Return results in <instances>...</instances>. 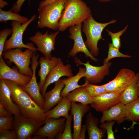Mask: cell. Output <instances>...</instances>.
Instances as JSON below:
<instances>
[{"instance_id": "1", "label": "cell", "mask_w": 139, "mask_h": 139, "mask_svg": "<svg viewBox=\"0 0 139 139\" xmlns=\"http://www.w3.org/2000/svg\"><path fill=\"white\" fill-rule=\"evenodd\" d=\"M4 80L10 90L12 100L19 107L21 114L38 121L45 120V112L23 89L22 85L12 81Z\"/></svg>"}, {"instance_id": "2", "label": "cell", "mask_w": 139, "mask_h": 139, "mask_svg": "<svg viewBox=\"0 0 139 139\" xmlns=\"http://www.w3.org/2000/svg\"><path fill=\"white\" fill-rule=\"evenodd\" d=\"M91 14L90 9L82 0H67L59 21L58 30L64 31L69 27L82 23Z\"/></svg>"}, {"instance_id": "3", "label": "cell", "mask_w": 139, "mask_h": 139, "mask_svg": "<svg viewBox=\"0 0 139 139\" xmlns=\"http://www.w3.org/2000/svg\"><path fill=\"white\" fill-rule=\"evenodd\" d=\"M116 22V20H113L105 23L98 22L94 19L91 14L83 22L82 31L86 37L85 43L94 56H96L99 54L98 41L101 39L104 40L101 34L103 30L107 25Z\"/></svg>"}, {"instance_id": "4", "label": "cell", "mask_w": 139, "mask_h": 139, "mask_svg": "<svg viewBox=\"0 0 139 139\" xmlns=\"http://www.w3.org/2000/svg\"><path fill=\"white\" fill-rule=\"evenodd\" d=\"M67 0H58L45 6L39 12L37 27L58 30L59 21Z\"/></svg>"}, {"instance_id": "5", "label": "cell", "mask_w": 139, "mask_h": 139, "mask_svg": "<svg viewBox=\"0 0 139 139\" xmlns=\"http://www.w3.org/2000/svg\"><path fill=\"white\" fill-rule=\"evenodd\" d=\"M34 53L29 49L23 51L21 48H16L4 51L2 57L5 59L15 64L20 73L32 77L33 72L29 65Z\"/></svg>"}, {"instance_id": "6", "label": "cell", "mask_w": 139, "mask_h": 139, "mask_svg": "<svg viewBox=\"0 0 139 139\" xmlns=\"http://www.w3.org/2000/svg\"><path fill=\"white\" fill-rule=\"evenodd\" d=\"M37 18L36 15L34 14L26 23L22 24L20 22L13 21L11 24L12 32L10 38L6 40L5 44L4 51L16 48L29 49L37 53V48L33 43H28L24 44L22 40L23 34L29 25Z\"/></svg>"}, {"instance_id": "7", "label": "cell", "mask_w": 139, "mask_h": 139, "mask_svg": "<svg viewBox=\"0 0 139 139\" xmlns=\"http://www.w3.org/2000/svg\"><path fill=\"white\" fill-rule=\"evenodd\" d=\"M45 123V120L38 121L21 114L14 117L13 129L16 133L17 139H32V136Z\"/></svg>"}, {"instance_id": "8", "label": "cell", "mask_w": 139, "mask_h": 139, "mask_svg": "<svg viewBox=\"0 0 139 139\" xmlns=\"http://www.w3.org/2000/svg\"><path fill=\"white\" fill-rule=\"evenodd\" d=\"M59 31L58 30L49 34L47 31L44 34L37 31L29 39L36 45L37 50L42 54L45 58L50 59L53 57L51 52L55 50V39Z\"/></svg>"}, {"instance_id": "9", "label": "cell", "mask_w": 139, "mask_h": 139, "mask_svg": "<svg viewBox=\"0 0 139 139\" xmlns=\"http://www.w3.org/2000/svg\"><path fill=\"white\" fill-rule=\"evenodd\" d=\"M136 77V74L133 71L123 68L120 70L114 79L103 85L108 92L121 94L134 81Z\"/></svg>"}, {"instance_id": "10", "label": "cell", "mask_w": 139, "mask_h": 139, "mask_svg": "<svg viewBox=\"0 0 139 139\" xmlns=\"http://www.w3.org/2000/svg\"><path fill=\"white\" fill-rule=\"evenodd\" d=\"M66 120V118L63 117L59 118H46L44 125L33 135L41 136L44 139H58L63 132Z\"/></svg>"}, {"instance_id": "11", "label": "cell", "mask_w": 139, "mask_h": 139, "mask_svg": "<svg viewBox=\"0 0 139 139\" xmlns=\"http://www.w3.org/2000/svg\"><path fill=\"white\" fill-rule=\"evenodd\" d=\"M75 61L78 65H84L86 68L84 75L85 82L91 83H100L106 75H108L109 69L112 63L109 62L103 64L101 66H97L91 65L89 61L86 63L81 62L78 59H75Z\"/></svg>"}, {"instance_id": "12", "label": "cell", "mask_w": 139, "mask_h": 139, "mask_svg": "<svg viewBox=\"0 0 139 139\" xmlns=\"http://www.w3.org/2000/svg\"><path fill=\"white\" fill-rule=\"evenodd\" d=\"M82 24L80 23L70 27L69 30L70 35L69 37L74 41V44L72 49L68 53L69 56L73 57L79 52L84 53L85 56L89 57L96 62H98L90 53L86 47L83 40L81 33Z\"/></svg>"}, {"instance_id": "13", "label": "cell", "mask_w": 139, "mask_h": 139, "mask_svg": "<svg viewBox=\"0 0 139 139\" xmlns=\"http://www.w3.org/2000/svg\"><path fill=\"white\" fill-rule=\"evenodd\" d=\"M39 56V54L36 55V53H34L31 59V68L33 72L31 79L27 85L22 86L36 102L43 108L44 99L40 93V88L37 83L36 75V68L39 64L38 61Z\"/></svg>"}, {"instance_id": "14", "label": "cell", "mask_w": 139, "mask_h": 139, "mask_svg": "<svg viewBox=\"0 0 139 139\" xmlns=\"http://www.w3.org/2000/svg\"><path fill=\"white\" fill-rule=\"evenodd\" d=\"M73 76L71 65L67 64L65 65L61 59L59 58L57 64L47 76L41 91L43 97L50 85L57 81L62 76L70 77Z\"/></svg>"}, {"instance_id": "15", "label": "cell", "mask_w": 139, "mask_h": 139, "mask_svg": "<svg viewBox=\"0 0 139 139\" xmlns=\"http://www.w3.org/2000/svg\"><path fill=\"white\" fill-rule=\"evenodd\" d=\"M121 94L109 92L93 98L91 107L98 112L108 110L120 102Z\"/></svg>"}, {"instance_id": "16", "label": "cell", "mask_w": 139, "mask_h": 139, "mask_svg": "<svg viewBox=\"0 0 139 139\" xmlns=\"http://www.w3.org/2000/svg\"><path fill=\"white\" fill-rule=\"evenodd\" d=\"M31 77L10 68L5 63L3 57L0 58V80H10L23 86L30 81Z\"/></svg>"}, {"instance_id": "17", "label": "cell", "mask_w": 139, "mask_h": 139, "mask_svg": "<svg viewBox=\"0 0 139 139\" xmlns=\"http://www.w3.org/2000/svg\"><path fill=\"white\" fill-rule=\"evenodd\" d=\"M66 80V79H60L55 82V86L52 89L45 93L44 97V101L43 107L45 112L51 109L62 99L61 92L65 86Z\"/></svg>"}, {"instance_id": "18", "label": "cell", "mask_w": 139, "mask_h": 139, "mask_svg": "<svg viewBox=\"0 0 139 139\" xmlns=\"http://www.w3.org/2000/svg\"><path fill=\"white\" fill-rule=\"evenodd\" d=\"M90 109L88 105L72 102L71 114L73 119V139H80L82 118Z\"/></svg>"}, {"instance_id": "19", "label": "cell", "mask_w": 139, "mask_h": 139, "mask_svg": "<svg viewBox=\"0 0 139 139\" xmlns=\"http://www.w3.org/2000/svg\"><path fill=\"white\" fill-rule=\"evenodd\" d=\"M0 104L14 117L21 114L19 107L12 100L10 90L4 79L0 80Z\"/></svg>"}, {"instance_id": "20", "label": "cell", "mask_w": 139, "mask_h": 139, "mask_svg": "<svg viewBox=\"0 0 139 139\" xmlns=\"http://www.w3.org/2000/svg\"><path fill=\"white\" fill-rule=\"evenodd\" d=\"M125 105L120 102L107 110L102 112L101 123L111 121H117L120 124L125 120Z\"/></svg>"}, {"instance_id": "21", "label": "cell", "mask_w": 139, "mask_h": 139, "mask_svg": "<svg viewBox=\"0 0 139 139\" xmlns=\"http://www.w3.org/2000/svg\"><path fill=\"white\" fill-rule=\"evenodd\" d=\"M98 119L94 116L91 111L88 114L85 121V125L89 139H101L105 136V129L98 127Z\"/></svg>"}, {"instance_id": "22", "label": "cell", "mask_w": 139, "mask_h": 139, "mask_svg": "<svg viewBox=\"0 0 139 139\" xmlns=\"http://www.w3.org/2000/svg\"><path fill=\"white\" fill-rule=\"evenodd\" d=\"M59 58L53 57L50 59L45 57H41L39 60L40 69L38 76L40 77V80L38 84L40 91L43 88L47 76L57 64Z\"/></svg>"}, {"instance_id": "23", "label": "cell", "mask_w": 139, "mask_h": 139, "mask_svg": "<svg viewBox=\"0 0 139 139\" xmlns=\"http://www.w3.org/2000/svg\"><path fill=\"white\" fill-rule=\"evenodd\" d=\"M71 104L72 102L66 96L63 97L55 107L45 112L46 118H59L61 117L67 118L70 115L69 112L71 110Z\"/></svg>"}, {"instance_id": "24", "label": "cell", "mask_w": 139, "mask_h": 139, "mask_svg": "<svg viewBox=\"0 0 139 139\" xmlns=\"http://www.w3.org/2000/svg\"><path fill=\"white\" fill-rule=\"evenodd\" d=\"M85 72V67H80L79 72L76 75L66 79L65 86L61 92V97H65L73 90L85 85V82L83 84L80 85L78 84V82L82 77H84Z\"/></svg>"}, {"instance_id": "25", "label": "cell", "mask_w": 139, "mask_h": 139, "mask_svg": "<svg viewBox=\"0 0 139 139\" xmlns=\"http://www.w3.org/2000/svg\"><path fill=\"white\" fill-rule=\"evenodd\" d=\"M85 85L73 90L66 96L71 102H79L83 105L91 104L93 98L86 91Z\"/></svg>"}, {"instance_id": "26", "label": "cell", "mask_w": 139, "mask_h": 139, "mask_svg": "<svg viewBox=\"0 0 139 139\" xmlns=\"http://www.w3.org/2000/svg\"><path fill=\"white\" fill-rule=\"evenodd\" d=\"M134 81L121 93L120 102L125 105L132 102L137 99L138 89L137 84L138 74Z\"/></svg>"}, {"instance_id": "27", "label": "cell", "mask_w": 139, "mask_h": 139, "mask_svg": "<svg viewBox=\"0 0 139 139\" xmlns=\"http://www.w3.org/2000/svg\"><path fill=\"white\" fill-rule=\"evenodd\" d=\"M125 120L139 121V97L125 107Z\"/></svg>"}, {"instance_id": "28", "label": "cell", "mask_w": 139, "mask_h": 139, "mask_svg": "<svg viewBox=\"0 0 139 139\" xmlns=\"http://www.w3.org/2000/svg\"><path fill=\"white\" fill-rule=\"evenodd\" d=\"M29 19L24 16H22L18 13L13 11L11 9L7 11L3 10L0 8V22H6L8 21H18L22 24L28 22Z\"/></svg>"}, {"instance_id": "29", "label": "cell", "mask_w": 139, "mask_h": 139, "mask_svg": "<svg viewBox=\"0 0 139 139\" xmlns=\"http://www.w3.org/2000/svg\"><path fill=\"white\" fill-rule=\"evenodd\" d=\"M86 90L92 98L108 92L103 85H93L85 82Z\"/></svg>"}, {"instance_id": "30", "label": "cell", "mask_w": 139, "mask_h": 139, "mask_svg": "<svg viewBox=\"0 0 139 139\" xmlns=\"http://www.w3.org/2000/svg\"><path fill=\"white\" fill-rule=\"evenodd\" d=\"M118 49L115 47L112 43H109L108 55L107 57L105 59L103 64L109 62L112 59L116 57L131 58V56L127 55H125L121 53Z\"/></svg>"}, {"instance_id": "31", "label": "cell", "mask_w": 139, "mask_h": 139, "mask_svg": "<svg viewBox=\"0 0 139 139\" xmlns=\"http://www.w3.org/2000/svg\"><path fill=\"white\" fill-rule=\"evenodd\" d=\"M72 117V115L71 114L66 119L63 132L58 139H73V135L71 131V122Z\"/></svg>"}, {"instance_id": "32", "label": "cell", "mask_w": 139, "mask_h": 139, "mask_svg": "<svg viewBox=\"0 0 139 139\" xmlns=\"http://www.w3.org/2000/svg\"><path fill=\"white\" fill-rule=\"evenodd\" d=\"M12 115L5 117H0V132L13 129L14 116Z\"/></svg>"}, {"instance_id": "33", "label": "cell", "mask_w": 139, "mask_h": 139, "mask_svg": "<svg viewBox=\"0 0 139 139\" xmlns=\"http://www.w3.org/2000/svg\"><path fill=\"white\" fill-rule=\"evenodd\" d=\"M128 25H127L123 30L115 33H113L107 29L106 31L108 35L111 38L112 44L116 48L118 49L121 47V43L120 37L126 31Z\"/></svg>"}, {"instance_id": "34", "label": "cell", "mask_w": 139, "mask_h": 139, "mask_svg": "<svg viewBox=\"0 0 139 139\" xmlns=\"http://www.w3.org/2000/svg\"><path fill=\"white\" fill-rule=\"evenodd\" d=\"M12 29L5 28L0 32V58L2 57V54L5 43L7 37L12 34Z\"/></svg>"}, {"instance_id": "35", "label": "cell", "mask_w": 139, "mask_h": 139, "mask_svg": "<svg viewBox=\"0 0 139 139\" xmlns=\"http://www.w3.org/2000/svg\"><path fill=\"white\" fill-rule=\"evenodd\" d=\"M115 121H111L101 123L99 126L101 128H104L106 131L107 134V139H114L115 137L112 130V127Z\"/></svg>"}, {"instance_id": "36", "label": "cell", "mask_w": 139, "mask_h": 139, "mask_svg": "<svg viewBox=\"0 0 139 139\" xmlns=\"http://www.w3.org/2000/svg\"><path fill=\"white\" fill-rule=\"evenodd\" d=\"M17 136L14 129L0 132V139H16Z\"/></svg>"}, {"instance_id": "37", "label": "cell", "mask_w": 139, "mask_h": 139, "mask_svg": "<svg viewBox=\"0 0 139 139\" xmlns=\"http://www.w3.org/2000/svg\"><path fill=\"white\" fill-rule=\"evenodd\" d=\"M25 0H17L11 9L13 11L18 13L21 10L22 5Z\"/></svg>"}, {"instance_id": "38", "label": "cell", "mask_w": 139, "mask_h": 139, "mask_svg": "<svg viewBox=\"0 0 139 139\" xmlns=\"http://www.w3.org/2000/svg\"><path fill=\"white\" fill-rule=\"evenodd\" d=\"M58 0H44L41 1L40 3L38 6V10L39 12L41 11L42 8L45 6Z\"/></svg>"}, {"instance_id": "39", "label": "cell", "mask_w": 139, "mask_h": 139, "mask_svg": "<svg viewBox=\"0 0 139 139\" xmlns=\"http://www.w3.org/2000/svg\"><path fill=\"white\" fill-rule=\"evenodd\" d=\"M12 115L7 110L0 104V117H5Z\"/></svg>"}, {"instance_id": "40", "label": "cell", "mask_w": 139, "mask_h": 139, "mask_svg": "<svg viewBox=\"0 0 139 139\" xmlns=\"http://www.w3.org/2000/svg\"><path fill=\"white\" fill-rule=\"evenodd\" d=\"M87 130L86 127L85 125H83L82 127L80 132V139H84L86 131Z\"/></svg>"}, {"instance_id": "41", "label": "cell", "mask_w": 139, "mask_h": 139, "mask_svg": "<svg viewBox=\"0 0 139 139\" xmlns=\"http://www.w3.org/2000/svg\"><path fill=\"white\" fill-rule=\"evenodd\" d=\"M8 4V3L4 0H0V8H3Z\"/></svg>"}, {"instance_id": "42", "label": "cell", "mask_w": 139, "mask_h": 139, "mask_svg": "<svg viewBox=\"0 0 139 139\" xmlns=\"http://www.w3.org/2000/svg\"><path fill=\"white\" fill-rule=\"evenodd\" d=\"M138 82H137V84L138 87V97H139V73H138Z\"/></svg>"}, {"instance_id": "43", "label": "cell", "mask_w": 139, "mask_h": 139, "mask_svg": "<svg viewBox=\"0 0 139 139\" xmlns=\"http://www.w3.org/2000/svg\"><path fill=\"white\" fill-rule=\"evenodd\" d=\"M100 1L102 2H105L107 1H109L111 0H99Z\"/></svg>"}]
</instances>
